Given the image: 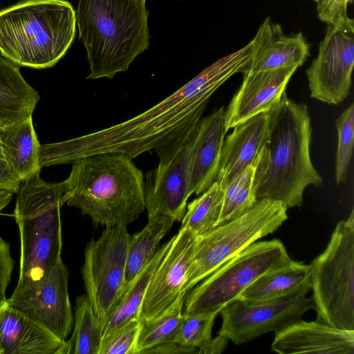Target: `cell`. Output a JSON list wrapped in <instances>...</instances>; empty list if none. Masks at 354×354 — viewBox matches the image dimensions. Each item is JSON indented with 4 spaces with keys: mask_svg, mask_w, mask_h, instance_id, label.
<instances>
[{
    "mask_svg": "<svg viewBox=\"0 0 354 354\" xmlns=\"http://www.w3.org/2000/svg\"><path fill=\"white\" fill-rule=\"evenodd\" d=\"M221 60L203 69L168 97L121 124L73 138L74 156L122 153L133 158L155 149L160 156L201 119L212 95L230 77Z\"/></svg>",
    "mask_w": 354,
    "mask_h": 354,
    "instance_id": "obj_1",
    "label": "cell"
},
{
    "mask_svg": "<svg viewBox=\"0 0 354 354\" xmlns=\"http://www.w3.org/2000/svg\"><path fill=\"white\" fill-rule=\"evenodd\" d=\"M268 113V138L257 156L254 175L256 196L279 201L288 209L300 207L306 187L323 182L310 159L308 106L285 92Z\"/></svg>",
    "mask_w": 354,
    "mask_h": 354,
    "instance_id": "obj_2",
    "label": "cell"
},
{
    "mask_svg": "<svg viewBox=\"0 0 354 354\" xmlns=\"http://www.w3.org/2000/svg\"><path fill=\"white\" fill-rule=\"evenodd\" d=\"M64 182L67 205L88 216L95 225L127 227L145 209L144 176L124 154L81 157L72 162Z\"/></svg>",
    "mask_w": 354,
    "mask_h": 354,
    "instance_id": "obj_3",
    "label": "cell"
},
{
    "mask_svg": "<svg viewBox=\"0 0 354 354\" xmlns=\"http://www.w3.org/2000/svg\"><path fill=\"white\" fill-rule=\"evenodd\" d=\"M75 15L87 79H113L149 47L148 11L138 0H78Z\"/></svg>",
    "mask_w": 354,
    "mask_h": 354,
    "instance_id": "obj_4",
    "label": "cell"
},
{
    "mask_svg": "<svg viewBox=\"0 0 354 354\" xmlns=\"http://www.w3.org/2000/svg\"><path fill=\"white\" fill-rule=\"evenodd\" d=\"M76 15L65 0H22L0 10V52L18 67H52L71 47Z\"/></svg>",
    "mask_w": 354,
    "mask_h": 354,
    "instance_id": "obj_5",
    "label": "cell"
},
{
    "mask_svg": "<svg viewBox=\"0 0 354 354\" xmlns=\"http://www.w3.org/2000/svg\"><path fill=\"white\" fill-rule=\"evenodd\" d=\"M37 173L21 182L14 216L20 235L19 275L14 291L41 281L62 259L61 207L66 203L64 181L49 183Z\"/></svg>",
    "mask_w": 354,
    "mask_h": 354,
    "instance_id": "obj_6",
    "label": "cell"
},
{
    "mask_svg": "<svg viewBox=\"0 0 354 354\" xmlns=\"http://www.w3.org/2000/svg\"><path fill=\"white\" fill-rule=\"evenodd\" d=\"M310 266L318 322L354 330V210L335 226L325 250Z\"/></svg>",
    "mask_w": 354,
    "mask_h": 354,
    "instance_id": "obj_7",
    "label": "cell"
},
{
    "mask_svg": "<svg viewBox=\"0 0 354 354\" xmlns=\"http://www.w3.org/2000/svg\"><path fill=\"white\" fill-rule=\"evenodd\" d=\"M287 209L279 201L259 199L244 215L197 237L182 292H188L225 261L276 231L288 218Z\"/></svg>",
    "mask_w": 354,
    "mask_h": 354,
    "instance_id": "obj_8",
    "label": "cell"
},
{
    "mask_svg": "<svg viewBox=\"0 0 354 354\" xmlns=\"http://www.w3.org/2000/svg\"><path fill=\"white\" fill-rule=\"evenodd\" d=\"M291 261L281 241H256L192 288L186 294L183 313H218L257 279Z\"/></svg>",
    "mask_w": 354,
    "mask_h": 354,
    "instance_id": "obj_9",
    "label": "cell"
},
{
    "mask_svg": "<svg viewBox=\"0 0 354 354\" xmlns=\"http://www.w3.org/2000/svg\"><path fill=\"white\" fill-rule=\"evenodd\" d=\"M129 237L127 227H106L85 248L81 273L86 295L102 327L125 286Z\"/></svg>",
    "mask_w": 354,
    "mask_h": 354,
    "instance_id": "obj_10",
    "label": "cell"
},
{
    "mask_svg": "<svg viewBox=\"0 0 354 354\" xmlns=\"http://www.w3.org/2000/svg\"><path fill=\"white\" fill-rule=\"evenodd\" d=\"M310 290V280L282 297L258 302L236 299L219 311L223 322L218 334L240 345L268 332L279 331L301 319L307 310L315 309L312 297H307Z\"/></svg>",
    "mask_w": 354,
    "mask_h": 354,
    "instance_id": "obj_11",
    "label": "cell"
},
{
    "mask_svg": "<svg viewBox=\"0 0 354 354\" xmlns=\"http://www.w3.org/2000/svg\"><path fill=\"white\" fill-rule=\"evenodd\" d=\"M354 65V21L328 26L317 57L306 69L310 97L337 105L349 94Z\"/></svg>",
    "mask_w": 354,
    "mask_h": 354,
    "instance_id": "obj_12",
    "label": "cell"
},
{
    "mask_svg": "<svg viewBox=\"0 0 354 354\" xmlns=\"http://www.w3.org/2000/svg\"><path fill=\"white\" fill-rule=\"evenodd\" d=\"M198 124L178 149L145 175V205L148 216L162 214L180 221L189 194V177L194 142Z\"/></svg>",
    "mask_w": 354,
    "mask_h": 354,
    "instance_id": "obj_13",
    "label": "cell"
},
{
    "mask_svg": "<svg viewBox=\"0 0 354 354\" xmlns=\"http://www.w3.org/2000/svg\"><path fill=\"white\" fill-rule=\"evenodd\" d=\"M68 283V271L60 259L39 283L14 291L7 301L66 340L73 325Z\"/></svg>",
    "mask_w": 354,
    "mask_h": 354,
    "instance_id": "obj_14",
    "label": "cell"
},
{
    "mask_svg": "<svg viewBox=\"0 0 354 354\" xmlns=\"http://www.w3.org/2000/svg\"><path fill=\"white\" fill-rule=\"evenodd\" d=\"M196 238L189 230L182 227L172 237L169 249L148 284L140 310L142 322L161 315L183 292Z\"/></svg>",
    "mask_w": 354,
    "mask_h": 354,
    "instance_id": "obj_15",
    "label": "cell"
},
{
    "mask_svg": "<svg viewBox=\"0 0 354 354\" xmlns=\"http://www.w3.org/2000/svg\"><path fill=\"white\" fill-rule=\"evenodd\" d=\"M297 69L286 67L243 73L242 84L224 112L225 132L257 114L271 110L281 99Z\"/></svg>",
    "mask_w": 354,
    "mask_h": 354,
    "instance_id": "obj_16",
    "label": "cell"
},
{
    "mask_svg": "<svg viewBox=\"0 0 354 354\" xmlns=\"http://www.w3.org/2000/svg\"><path fill=\"white\" fill-rule=\"evenodd\" d=\"M274 333L271 350L280 354L354 353V330L300 319Z\"/></svg>",
    "mask_w": 354,
    "mask_h": 354,
    "instance_id": "obj_17",
    "label": "cell"
},
{
    "mask_svg": "<svg viewBox=\"0 0 354 354\" xmlns=\"http://www.w3.org/2000/svg\"><path fill=\"white\" fill-rule=\"evenodd\" d=\"M253 41V54L243 73L301 66L310 55L309 45L301 32L285 35L281 26L266 18Z\"/></svg>",
    "mask_w": 354,
    "mask_h": 354,
    "instance_id": "obj_18",
    "label": "cell"
},
{
    "mask_svg": "<svg viewBox=\"0 0 354 354\" xmlns=\"http://www.w3.org/2000/svg\"><path fill=\"white\" fill-rule=\"evenodd\" d=\"M64 342L8 301L0 306V354H57Z\"/></svg>",
    "mask_w": 354,
    "mask_h": 354,
    "instance_id": "obj_19",
    "label": "cell"
},
{
    "mask_svg": "<svg viewBox=\"0 0 354 354\" xmlns=\"http://www.w3.org/2000/svg\"><path fill=\"white\" fill-rule=\"evenodd\" d=\"M224 139L216 181L224 189L257 157L268 138V113L257 114L233 127Z\"/></svg>",
    "mask_w": 354,
    "mask_h": 354,
    "instance_id": "obj_20",
    "label": "cell"
},
{
    "mask_svg": "<svg viewBox=\"0 0 354 354\" xmlns=\"http://www.w3.org/2000/svg\"><path fill=\"white\" fill-rule=\"evenodd\" d=\"M224 112L221 106L198 122L189 171L190 196L201 194L216 181L226 133Z\"/></svg>",
    "mask_w": 354,
    "mask_h": 354,
    "instance_id": "obj_21",
    "label": "cell"
},
{
    "mask_svg": "<svg viewBox=\"0 0 354 354\" xmlns=\"http://www.w3.org/2000/svg\"><path fill=\"white\" fill-rule=\"evenodd\" d=\"M39 101L38 92L24 80L19 67L0 56V129L32 116Z\"/></svg>",
    "mask_w": 354,
    "mask_h": 354,
    "instance_id": "obj_22",
    "label": "cell"
},
{
    "mask_svg": "<svg viewBox=\"0 0 354 354\" xmlns=\"http://www.w3.org/2000/svg\"><path fill=\"white\" fill-rule=\"evenodd\" d=\"M0 138L7 162L15 176L23 182L40 173V143L32 116L0 129Z\"/></svg>",
    "mask_w": 354,
    "mask_h": 354,
    "instance_id": "obj_23",
    "label": "cell"
},
{
    "mask_svg": "<svg viewBox=\"0 0 354 354\" xmlns=\"http://www.w3.org/2000/svg\"><path fill=\"white\" fill-rule=\"evenodd\" d=\"M172 238L159 248L141 272L125 284L105 324L102 339L134 319H140V310L150 279L169 249Z\"/></svg>",
    "mask_w": 354,
    "mask_h": 354,
    "instance_id": "obj_24",
    "label": "cell"
},
{
    "mask_svg": "<svg viewBox=\"0 0 354 354\" xmlns=\"http://www.w3.org/2000/svg\"><path fill=\"white\" fill-rule=\"evenodd\" d=\"M310 280V266L291 261L257 279L239 295L247 302H258L282 297L295 291Z\"/></svg>",
    "mask_w": 354,
    "mask_h": 354,
    "instance_id": "obj_25",
    "label": "cell"
},
{
    "mask_svg": "<svg viewBox=\"0 0 354 354\" xmlns=\"http://www.w3.org/2000/svg\"><path fill=\"white\" fill-rule=\"evenodd\" d=\"M175 220L169 216L156 214L148 216V223L129 239L125 269V284L133 279L148 264L158 250L162 238L169 232Z\"/></svg>",
    "mask_w": 354,
    "mask_h": 354,
    "instance_id": "obj_26",
    "label": "cell"
},
{
    "mask_svg": "<svg viewBox=\"0 0 354 354\" xmlns=\"http://www.w3.org/2000/svg\"><path fill=\"white\" fill-rule=\"evenodd\" d=\"M102 334V324L86 295H80L75 302L73 334L57 354H98Z\"/></svg>",
    "mask_w": 354,
    "mask_h": 354,
    "instance_id": "obj_27",
    "label": "cell"
},
{
    "mask_svg": "<svg viewBox=\"0 0 354 354\" xmlns=\"http://www.w3.org/2000/svg\"><path fill=\"white\" fill-rule=\"evenodd\" d=\"M224 191L216 182L187 205L181 221V227L189 230L196 237L215 228L218 223L223 201Z\"/></svg>",
    "mask_w": 354,
    "mask_h": 354,
    "instance_id": "obj_28",
    "label": "cell"
},
{
    "mask_svg": "<svg viewBox=\"0 0 354 354\" xmlns=\"http://www.w3.org/2000/svg\"><path fill=\"white\" fill-rule=\"evenodd\" d=\"M183 292L161 315L142 322L137 341V354L145 353L163 343L175 342L183 316L186 294Z\"/></svg>",
    "mask_w": 354,
    "mask_h": 354,
    "instance_id": "obj_29",
    "label": "cell"
},
{
    "mask_svg": "<svg viewBox=\"0 0 354 354\" xmlns=\"http://www.w3.org/2000/svg\"><path fill=\"white\" fill-rule=\"evenodd\" d=\"M257 160V157L223 189L222 210L216 227L244 215L257 203L254 187Z\"/></svg>",
    "mask_w": 354,
    "mask_h": 354,
    "instance_id": "obj_30",
    "label": "cell"
},
{
    "mask_svg": "<svg viewBox=\"0 0 354 354\" xmlns=\"http://www.w3.org/2000/svg\"><path fill=\"white\" fill-rule=\"evenodd\" d=\"M218 313H183L175 342L185 347L198 348L212 337L214 320Z\"/></svg>",
    "mask_w": 354,
    "mask_h": 354,
    "instance_id": "obj_31",
    "label": "cell"
},
{
    "mask_svg": "<svg viewBox=\"0 0 354 354\" xmlns=\"http://www.w3.org/2000/svg\"><path fill=\"white\" fill-rule=\"evenodd\" d=\"M338 145L335 159V181L337 184L346 180L352 158L354 140V104H351L336 120Z\"/></svg>",
    "mask_w": 354,
    "mask_h": 354,
    "instance_id": "obj_32",
    "label": "cell"
},
{
    "mask_svg": "<svg viewBox=\"0 0 354 354\" xmlns=\"http://www.w3.org/2000/svg\"><path fill=\"white\" fill-rule=\"evenodd\" d=\"M142 325L134 319L102 339L98 354H137V341Z\"/></svg>",
    "mask_w": 354,
    "mask_h": 354,
    "instance_id": "obj_33",
    "label": "cell"
},
{
    "mask_svg": "<svg viewBox=\"0 0 354 354\" xmlns=\"http://www.w3.org/2000/svg\"><path fill=\"white\" fill-rule=\"evenodd\" d=\"M351 0H316L319 19L328 26H335L347 21V8Z\"/></svg>",
    "mask_w": 354,
    "mask_h": 354,
    "instance_id": "obj_34",
    "label": "cell"
},
{
    "mask_svg": "<svg viewBox=\"0 0 354 354\" xmlns=\"http://www.w3.org/2000/svg\"><path fill=\"white\" fill-rule=\"evenodd\" d=\"M13 268L14 260L11 257L10 244L0 235V306L7 301L6 292Z\"/></svg>",
    "mask_w": 354,
    "mask_h": 354,
    "instance_id": "obj_35",
    "label": "cell"
},
{
    "mask_svg": "<svg viewBox=\"0 0 354 354\" xmlns=\"http://www.w3.org/2000/svg\"><path fill=\"white\" fill-rule=\"evenodd\" d=\"M21 183L7 162L0 138V189L17 194Z\"/></svg>",
    "mask_w": 354,
    "mask_h": 354,
    "instance_id": "obj_36",
    "label": "cell"
},
{
    "mask_svg": "<svg viewBox=\"0 0 354 354\" xmlns=\"http://www.w3.org/2000/svg\"><path fill=\"white\" fill-rule=\"evenodd\" d=\"M185 354L198 353L197 348L183 346L176 342H169L159 344L148 351L145 354Z\"/></svg>",
    "mask_w": 354,
    "mask_h": 354,
    "instance_id": "obj_37",
    "label": "cell"
},
{
    "mask_svg": "<svg viewBox=\"0 0 354 354\" xmlns=\"http://www.w3.org/2000/svg\"><path fill=\"white\" fill-rule=\"evenodd\" d=\"M229 339L224 335L218 334L216 337H211L198 348L200 354H220L227 346Z\"/></svg>",
    "mask_w": 354,
    "mask_h": 354,
    "instance_id": "obj_38",
    "label": "cell"
},
{
    "mask_svg": "<svg viewBox=\"0 0 354 354\" xmlns=\"http://www.w3.org/2000/svg\"><path fill=\"white\" fill-rule=\"evenodd\" d=\"M12 196L13 193L0 189V212L9 204Z\"/></svg>",
    "mask_w": 354,
    "mask_h": 354,
    "instance_id": "obj_39",
    "label": "cell"
},
{
    "mask_svg": "<svg viewBox=\"0 0 354 354\" xmlns=\"http://www.w3.org/2000/svg\"><path fill=\"white\" fill-rule=\"evenodd\" d=\"M140 3L145 4L146 0H138Z\"/></svg>",
    "mask_w": 354,
    "mask_h": 354,
    "instance_id": "obj_40",
    "label": "cell"
},
{
    "mask_svg": "<svg viewBox=\"0 0 354 354\" xmlns=\"http://www.w3.org/2000/svg\"><path fill=\"white\" fill-rule=\"evenodd\" d=\"M316 1V0H315Z\"/></svg>",
    "mask_w": 354,
    "mask_h": 354,
    "instance_id": "obj_41",
    "label": "cell"
}]
</instances>
